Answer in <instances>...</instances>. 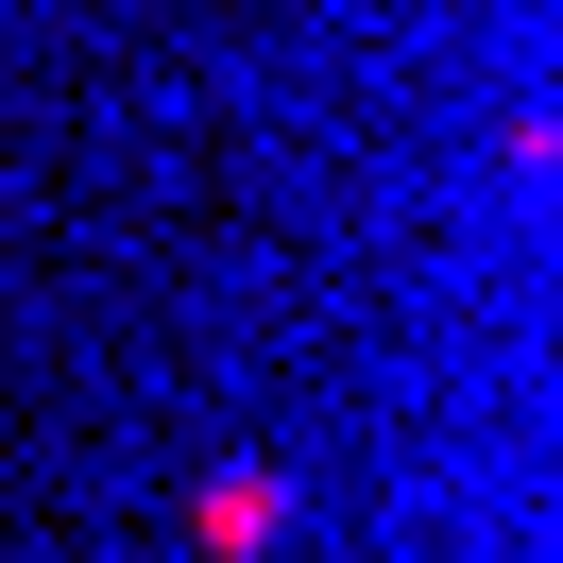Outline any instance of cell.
I'll use <instances>...</instances> for the list:
<instances>
[{"label": "cell", "mask_w": 563, "mask_h": 563, "mask_svg": "<svg viewBox=\"0 0 563 563\" xmlns=\"http://www.w3.org/2000/svg\"><path fill=\"white\" fill-rule=\"evenodd\" d=\"M188 529H206L222 563H256V547L290 529V478H274V461H222V478H206V512H188Z\"/></svg>", "instance_id": "cell-1"}]
</instances>
